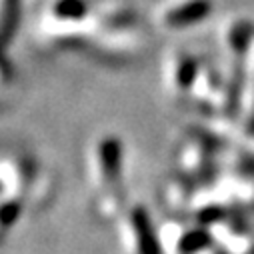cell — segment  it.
<instances>
[{"mask_svg": "<svg viewBox=\"0 0 254 254\" xmlns=\"http://www.w3.org/2000/svg\"><path fill=\"white\" fill-rule=\"evenodd\" d=\"M88 14L84 0H56L52 6V16L58 22H80Z\"/></svg>", "mask_w": 254, "mask_h": 254, "instance_id": "7", "label": "cell"}, {"mask_svg": "<svg viewBox=\"0 0 254 254\" xmlns=\"http://www.w3.org/2000/svg\"><path fill=\"white\" fill-rule=\"evenodd\" d=\"M10 76V66H8V60L4 58V54L0 52V84L6 82Z\"/></svg>", "mask_w": 254, "mask_h": 254, "instance_id": "11", "label": "cell"}, {"mask_svg": "<svg viewBox=\"0 0 254 254\" xmlns=\"http://www.w3.org/2000/svg\"><path fill=\"white\" fill-rule=\"evenodd\" d=\"M98 168L108 188H118L122 178V146L116 138H104L98 144Z\"/></svg>", "mask_w": 254, "mask_h": 254, "instance_id": "1", "label": "cell"}, {"mask_svg": "<svg viewBox=\"0 0 254 254\" xmlns=\"http://www.w3.org/2000/svg\"><path fill=\"white\" fill-rule=\"evenodd\" d=\"M212 10V2L210 0H186L182 4L172 6L164 16L162 22L168 28H186L202 22Z\"/></svg>", "mask_w": 254, "mask_h": 254, "instance_id": "2", "label": "cell"}, {"mask_svg": "<svg viewBox=\"0 0 254 254\" xmlns=\"http://www.w3.org/2000/svg\"><path fill=\"white\" fill-rule=\"evenodd\" d=\"M248 254H254V248H252V250H250V252H248Z\"/></svg>", "mask_w": 254, "mask_h": 254, "instance_id": "13", "label": "cell"}, {"mask_svg": "<svg viewBox=\"0 0 254 254\" xmlns=\"http://www.w3.org/2000/svg\"><path fill=\"white\" fill-rule=\"evenodd\" d=\"M20 212H22L20 202H16V200H4L2 204H0V228H2V230L10 228L18 220Z\"/></svg>", "mask_w": 254, "mask_h": 254, "instance_id": "9", "label": "cell"}, {"mask_svg": "<svg viewBox=\"0 0 254 254\" xmlns=\"http://www.w3.org/2000/svg\"><path fill=\"white\" fill-rule=\"evenodd\" d=\"M216 254H228V252H226V250H218Z\"/></svg>", "mask_w": 254, "mask_h": 254, "instance_id": "12", "label": "cell"}, {"mask_svg": "<svg viewBox=\"0 0 254 254\" xmlns=\"http://www.w3.org/2000/svg\"><path fill=\"white\" fill-rule=\"evenodd\" d=\"M130 222H132V230L138 242V252L140 254H162L160 242H158V236H156V230L152 226L148 212L140 206L134 208L130 214Z\"/></svg>", "mask_w": 254, "mask_h": 254, "instance_id": "4", "label": "cell"}, {"mask_svg": "<svg viewBox=\"0 0 254 254\" xmlns=\"http://www.w3.org/2000/svg\"><path fill=\"white\" fill-rule=\"evenodd\" d=\"M22 0H0V44H8L14 36Z\"/></svg>", "mask_w": 254, "mask_h": 254, "instance_id": "5", "label": "cell"}, {"mask_svg": "<svg viewBox=\"0 0 254 254\" xmlns=\"http://www.w3.org/2000/svg\"><path fill=\"white\" fill-rule=\"evenodd\" d=\"M240 112L242 118L254 120V42L250 46L248 58H246V72L242 82V96H240Z\"/></svg>", "mask_w": 254, "mask_h": 254, "instance_id": "6", "label": "cell"}, {"mask_svg": "<svg viewBox=\"0 0 254 254\" xmlns=\"http://www.w3.org/2000/svg\"><path fill=\"white\" fill-rule=\"evenodd\" d=\"M198 74H200V66H198V62L192 56L180 52V54H176L172 58L168 78H170L172 88L178 94H188L190 90H194Z\"/></svg>", "mask_w": 254, "mask_h": 254, "instance_id": "3", "label": "cell"}, {"mask_svg": "<svg viewBox=\"0 0 254 254\" xmlns=\"http://www.w3.org/2000/svg\"><path fill=\"white\" fill-rule=\"evenodd\" d=\"M212 236L204 230V228H194L188 230L180 240H178V250L182 254H196L208 246H212Z\"/></svg>", "mask_w": 254, "mask_h": 254, "instance_id": "8", "label": "cell"}, {"mask_svg": "<svg viewBox=\"0 0 254 254\" xmlns=\"http://www.w3.org/2000/svg\"><path fill=\"white\" fill-rule=\"evenodd\" d=\"M222 216H224L222 208H218V206H208V208H204V210L200 212L198 218H200L202 224H212V222H218Z\"/></svg>", "mask_w": 254, "mask_h": 254, "instance_id": "10", "label": "cell"}]
</instances>
